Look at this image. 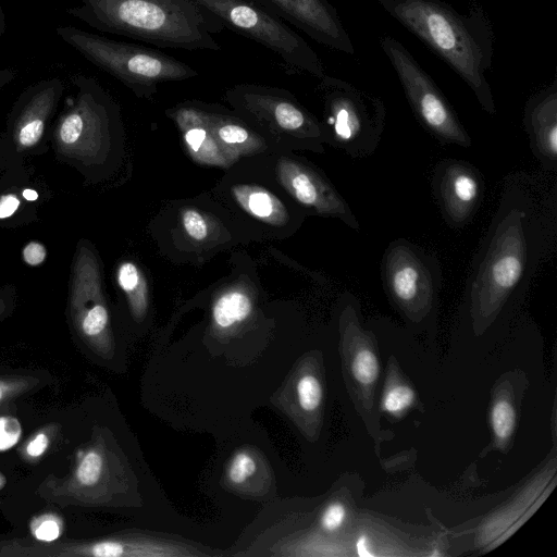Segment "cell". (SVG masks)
<instances>
[{
    "label": "cell",
    "mask_w": 557,
    "mask_h": 557,
    "mask_svg": "<svg viewBox=\"0 0 557 557\" xmlns=\"http://www.w3.org/2000/svg\"><path fill=\"white\" fill-rule=\"evenodd\" d=\"M548 178L515 172L504 181L466 282L462 310L475 330L492 325L523 300L555 248L557 186Z\"/></svg>",
    "instance_id": "6da1fadb"
},
{
    "label": "cell",
    "mask_w": 557,
    "mask_h": 557,
    "mask_svg": "<svg viewBox=\"0 0 557 557\" xmlns=\"http://www.w3.org/2000/svg\"><path fill=\"white\" fill-rule=\"evenodd\" d=\"M376 2L467 84L486 113H496L487 79L495 36L491 21L480 3L472 2L469 11L461 14L442 0Z\"/></svg>",
    "instance_id": "7a4b0ae2"
},
{
    "label": "cell",
    "mask_w": 557,
    "mask_h": 557,
    "mask_svg": "<svg viewBox=\"0 0 557 557\" xmlns=\"http://www.w3.org/2000/svg\"><path fill=\"white\" fill-rule=\"evenodd\" d=\"M66 9L73 17L108 34L159 48L220 51L214 38L224 29L191 0H77Z\"/></svg>",
    "instance_id": "3957f363"
},
{
    "label": "cell",
    "mask_w": 557,
    "mask_h": 557,
    "mask_svg": "<svg viewBox=\"0 0 557 557\" xmlns=\"http://www.w3.org/2000/svg\"><path fill=\"white\" fill-rule=\"evenodd\" d=\"M58 37L91 64L138 96H150L157 85L198 76L189 64L158 49L110 39L75 26L55 28Z\"/></svg>",
    "instance_id": "277c9868"
},
{
    "label": "cell",
    "mask_w": 557,
    "mask_h": 557,
    "mask_svg": "<svg viewBox=\"0 0 557 557\" xmlns=\"http://www.w3.org/2000/svg\"><path fill=\"white\" fill-rule=\"evenodd\" d=\"M318 87L324 102V138L354 159L374 153L386 123L382 99L326 74Z\"/></svg>",
    "instance_id": "5b68a950"
},
{
    "label": "cell",
    "mask_w": 557,
    "mask_h": 557,
    "mask_svg": "<svg viewBox=\"0 0 557 557\" xmlns=\"http://www.w3.org/2000/svg\"><path fill=\"white\" fill-rule=\"evenodd\" d=\"M225 27L275 53L292 71L321 78L323 63L312 47L288 24L252 0H191Z\"/></svg>",
    "instance_id": "8992f818"
},
{
    "label": "cell",
    "mask_w": 557,
    "mask_h": 557,
    "mask_svg": "<svg viewBox=\"0 0 557 557\" xmlns=\"http://www.w3.org/2000/svg\"><path fill=\"white\" fill-rule=\"evenodd\" d=\"M381 277L388 299L411 323L433 313L442 286V267L433 252L409 239H394L383 253Z\"/></svg>",
    "instance_id": "52a82bcc"
},
{
    "label": "cell",
    "mask_w": 557,
    "mask_h": 557,
    "mask_svg": "<svg viewBox=\"0 0 557 557\" xmlns=\"http://www.w3.org/2000/svg\"><path fill=\"white\" fill-rule=\"evenodd\" d=\"M380 46L419 123L441 144L469 148L472 139L454 108L407 48L388 35L381 37Z\"/></svg>",
    "instance_id": "ba28073f"
},
{
    "label": "cell",
    "mask_w": 557,
    "mask_h": 557,
    "mask_svg": "<svg viewBox=\"0 0 557 557\" xmlns=\"http://www.w3.org/2000/svg\"><path fill=\"white\" fill-rule=\"evenodd\" d=\"M70 319L77 335L104 355L111 348L110 319L94 251L81 243L76 249L69 290Z\"/></svg>",
    "instance_id": "9c48e42d"
},
{
    "label": "cell",
    "mask_w": 557,
    "mask_h": 557,
    "mask_svg": "<svg viewBox=\"0 0 557 557\" xmlns=\"http://www.w3.org/2000/svg\"><path fill=\"white\" fill-rule=\"evenodd\" d=\"M226 98L236 108L282 129L298 133L320 148L323 128L285 89L256 84L230 88Z\"/></svg>",
    "instance_id": "30bf717a"
},
{
    "label": "cell",
    "mask_w": 557,
    "mask_h": 557,
    "mask_svg": "<svg viewBox=\"0 0 557 557\" xmlns=\"http://www.w3.org/2000/svg\"><path fill=\"white\" fill-rule=\"evenodd\" d=\"M432 189L445 223L461 228L478 212L485 190L482 173L460 159H443L433 170Z\"/></svg>",
    "instance_id": "8fae6325"
},
{
    "label": "cell",
    "mask_w": 557,
    "mask_h": 557,
    "mask_svg": "<svg viewBox=\"0 0 557 557\" xmlns=\"http://www.w3.org/2000/svg\"><path fill=\"white\" fill-rule=\"evenodd\" d=\"M59 77L40 79L16 99L8 120V138L15 152H34L42 143L64 91Z\"/></svg>",
    "instance_id": "7c38bea8"
},
{
    "label": "cell",
    "mask_w": 557,
    "mask_h": 557,
    "mask_svg": "<svg viewBox=\"0 0 557 557\" xmlns=\"http://www.w3.org/2000/svg\"><path fill=\"white\" fill-rule=\"evenodd\" d=\"M311 39L331 49L354 54L355 47L341 16L327 0H252Z\"/></svg>",
    "instance_id": "4fadbf2b"
},
{
    "label": "cell",
    "mask_w": 557,
    "mask_h": 557,
    "mask_svg": "<svg viewBox=\"0 0 557 557\" xmlns=\"http://www.w3.org/2000/svg\"><path fill=\"white\" fill-rule=\"evenodd\" d=\"M276 172L283 186L299 203L319 215L339 219L354 231H359V221L349 205L317 170L283 159L277 163Z\"/></svg>",
    "instance_id": "5bb4252c"
},
{
    "label": "cell",
    "mask_w": 557,
    "mask_h": 557,
    "mask_svg": "<svg viewBox=\"0 0 557 557\" xmlns=\"http://www.w3.org/2000/svg\"><path fill=\"white\" fill-rule=\"evenodd\" d=\"M523 126L533 156L546 171L557 170V82L534 92L523 109Z\"/></svg>",
    "instance_id": "9a60e30c"
},
{
    "label": "cell",
    "mask_w": 557,
    "mask_h": 557,
    "mask_svg": "<svg viewBox=\"0 0 557 557\" xmlns=\"http://www.w3.org/2000/svg\"><path fill=\"white\" fill-rule=\"evenodd\" d=\"M174 116L182 129L189 151L198 159L208 163L221 164L223 160L218 151L207 117L199 107H181Z\"/></svg>",
    "instance_id": "2e32d148"
},
{
    "label": "cell",
    "mask_w": 557,
    "mask_h": 557,
    "mask_svg": "<svg viewBox=\"0 0 557 557\" xmlns=\"http://www.w3.org/2000/svg\"><path fill=\"white\" fill-rule=\"evenodd\" d=\"M234 195L240 206L259 220L281 224L286 218L280 200L261 187L238 186L234 188Z\"/></svg>",
    "instance_id": "e0dca14e"
},
{
    "label": "cell",
    "mask_w": 557,
    "mask_h": 557,
    "mask_svg": "<svg viewBox=\"0 0 557 557\" xmlns=\"http://www.w3.org/2000/svg\"><path fill=\"white\" fill-rule=\"evenodd\" d=\"M252 310L250 297L240 289H231L222 294L212 308L216 326L228 329L246 320Z\"/></svg>",
    "instance_id": "ac0fdd59"
},
{
    "label": "cell",
    "mask_w": 557,
    "mask_h": 557,
    "mask_svg": "<svg viewBox=\"0 0 557 557\" xmlns=\"http://www.w3.org/2000/svg\"><path fill=\"white\" fill-rule=\"evenodd\" d=\"M116 278L126 294L134 317L141 319L148 306V289L144 274L136 264L125 261L119 267Z\"/></svg>",
    "instance_id": "d6986e66"
},
{
    "label": "cell",
    "mask_w": 557,
    "mask_h": 557,
    "mask_svg": "<svg viewBox=\"0 0 557 557\" xmlns=\"http://www.w3.org/2000/svg\"><path fill=\"white\" fill-rule=\"evenodd\" d=\"M40 381L33 375L0 376V412L14 400L32 392Z\"/></svg>",
    "instance_id": "ffe728a7"
},
{
    "label": "cell",
    "mask_w": 557,
    "mask_h": 557,
    "mask_svg": "<svg viewBox=\"0 0 557 557\" xmlns=\"http://www.w3.org/2000/svg\"><path fill=\"white\" fill-rule=\"evenodd\" d=\"M516 425V411L507 399L497 400L491 410V426L496 440L505 443Z\"/></svg>",
    "instance_id": "44dd1931"
},
{
    "label": "cell",
    "mask_w": 557,
    "mask_h": 557,
    "mask_svg": "<svg viewBox=\"0 0 557 557\" xmlns=\"http://www.w3.org/2000/svg\"><path fill=\"white\" fill-rule=\"evenodd\" d=\"M351 372L355 380L360 384H374L380 374V363L376 355L368 347L360 348L354 357Z\"/></svg>",
    "instance_id": "7402d4cb"
},
{
    "label": "cell",
    "mask_w": 557,
    "mask_h": 557,
    "mask_svg": "<svg viewBox=\"0 0 557 557\" xmlns=\"http://www.w3.org/2000/svg\"><path fill=\"white\" fill-rule=\"evenodd\" d=\"M414 399L416 394L410 386L396 385L384 394L382 409L392 416H399L412 406Z\"/></svg>",
    "instance_id": "603a6c76"
},
{
    "label": "cell",
    "mask_w": 557,
    "mask_h": 557,
    "mask_svg": "<svg viewBox=\"0 0 557 557\" xmlns=\"http://www.w3.org/2000/svg\"><path fill=\"white\" fill-rule=\"evenodd\" d=\"M297 396L304 410L312 411L317 409L323 397L320 381L314 375H304L297 383Z\"/></svg>",
    "instance_id": "cb8c5ba5"
},
{
    "label": "cell",
    "mask_w": 557,
    "mask_h": 557,
    "mask_svg": "<svg viewBox=\"0 0 557 557\" xmlns=\"http://www.w3.org/2000/svg\"><path fill=\"white\" fill-rule=\"evenodd\" d=\"M30 531L36 541L53 542L62 532V522L54 515H41L33 520Z\"/></svg>",
    "instance_id": "d4e9b609"
},
{
    "label": "cell",
    "mask_w": 557,
    "mask_h": 557,
    "mask_svg": "<svg viewBox=\"0 0 557 557\" xmlns=\"http://www.w3.org/2000/svg\"><path fill=\"white\" fill-rule=\"evenodd\" d=\"M256 468L253 458L245 451H239L232 458L227 476L232 483L240 484L255 473Z\"/></svg>",
    "instance_id": "484cf974"
},
{
    "label": "cell",
    "mask_w": 557,
    "mask_h": 557,
    "mask_svg": "<svg viewBox=\"0 0 557 557\" xmlns=\"http://www.w3.org/2000/svg\"><path fill=\"white\" fill-rule=\"evenodd\" d=\"M21 435L22 426L17 418L7 414L0 417V451L13 447Z\"/></svg>",
    "instance_id": "4316f807"
},
{
    "label": "cell",
    "mask_w": 557,
    "mask_h": 557,
    "mask_svg": "<svg viewBox=\"0 0 557 557\" xmlns=\"http://www.w3.org/2000/svg\"><path fill=\"white\" fill-rule=\"evenodd\" d=\"M185 232L194 239L202 240L208 235V226L203 216L194 209H187L182 215Z\"/></svg>",
    "instance_id": "83f0119b"
},
{
    "label": "cell",
    "mask_w": 557,
    "mask_h": 557,
    "mask_svg": "<svg viewBox=\"0 0 557 557\" xmlns=\"http://www.w3.org/2000/svg\"><path fill=\"white\" fill-rule=\"evenodd\" d=\"M346 518V508L339 502L330 504L321 516V527L327 532L339 529Z\"/></svg>",
    "instance_id": "f1b7e54d"
},
{
    "label": "cell",
    "mask_w": 557,
    "mask_h": 557,
    "mask_svg": "<svg viewBox=\"0 0 557 557\" xmlns=\"http://www.w3.org/2000/svg\"><path fill=\"white\" fill-rule=\"evenodd\" d=\"M23 259L28 265H39L46 259V248L37 242L28 243L23 249Z\"/></svg>",
    "instance_id": "f546056e"
},
{
    "label": "cell",
    "mask_w": 557,
    "mask_h": 557,
    "mask_svg": "<svg viewBox=\"0 0 557 557\" xmlns=\"http://www.w3.org/2000/svg\"><path fill=\"white\" fill-rule=\"evenodd\" d=\"M49 436L46 432L37 433L26 445L25 453L30 458H38L47 450Z\"/></svg>",
    "instance_id": "4dcf8cb0"
},
{
    "label": "cell",
    "mask_w": 557,
    "mask_h": 557,
    "mask_svg": "<svg viewBox=\"0 0 557 557\" xmlns=\"http://www.w3.org/2000/svg\"><path fill=\"white\" fill-rule=\"evenodd\" d=\"M21 201L16 194L7 193L0 196V220L7 219L15 213Z\"/></svg>",
    "instance_id": "1f68e13d"
},
{
    "label": "cell",
    "mask_w": 557,
    "mask_h": 557,
    "mask_svg": "<svg viewBox=\"0 0 557 557\" xmlns=\"http://www.w3.org/2000/svg\"><path fill=\"white\" fill-rule=\"evenodd\" d=\"M15 290L12 286H4L0 288V321L8 317L14 307Z\"/></svg>",
    "instance_id": "d6a6232c"
},
{
    "label": "cell",
    "mask_w": 557,
    "mask_h": 557,
    "mask_svg": "<svg viewBox=\"0 0 557 557\" xmlns=\"http://www.w3.org/2000/svg\"><path fill=\"white\" fill-rule=\"evenodd\" d=\"M356 553L360 557H372L375 554L371 550V543L366 534H361L356 541Z\"/></svg>",
    "instance_id": "836d02e7"
},
{
    "label": "cell",
    "mask_w": 557,
    "mask_h": 557,
    "mask_svg": "<svg viewBox=\"0 0 557 557\" xmlns=\"http://www.w3.org/2000/svg\"><path fill=\"white\" fill-rule=\"evenodd\" d=\"M16 76V71L13 69H1L0 70V90L10 84Z\"/></svg>",
    "instance_id": "e575fe53"
},
{
    "label": "cell",
    "mask_w": 557,
    "mask_h": 557,
    "mask_svg": "<svg viewBox=\"0 0 557 557\" xmlns=\"http://www.w3.org/2000/svg\"><path fill=\"white\" fill-rule=\"evenodd\" d=\"M23 196L26 200L32 201L37 198V193L35 190L26 188L23 190Z\"/></svg>",
    "instance_id": "d590c367"
},
{
    "label": "cell",
    "mask_w": 557,
    "mask_h": 557,
    "mask_svg": "<svg viewBox=\"0 0 557 557\" xmlns=\"http://www.w3.org/2000/svg\"><path fill=\"white\" fill-rule=\"evenodd\" d=\"M5 17H4V13H3V10L0 5V36H2L5 32Z\"/></svg>",
    "instance_id": "8d00e7d4"
}]
</instances>
